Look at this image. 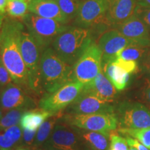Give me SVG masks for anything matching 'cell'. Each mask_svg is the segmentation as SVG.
I'll return each instance as SVG.
<instances>
[{
  "mask_svg": "<svg viewBox=\"0 0 150 150\" xmlns=\"http://www.w3.org/2000/svg\"><path fill=\"white\" fill-rule=\"evenodd\" d=\"M112 62H114L117 65H119L120 67H121L122 68L124 69L125 71H127L130 74L136 72L137 70H138V63H137V61H126V60L117 58Z\"/></svg>",
  "mask_w": 150,
  "mask_h": 150,
  "instance_id": "obj_32",
  "label": "cell"
},
{
  "mask_svg": "<svg viewBox=\"0 0 150 150\" xmlns=\"http://www.w3.org/2000/svg\"><path fill=\"white\" fill-rule=\"evenodd\" d=\"M134 15L142 20L150 33V7H142L137 5Z\"/></svg>",
  "mask_w": 150,
  "mask_h": 150,
  "instance_id": "obj_31",
  "label": "cell"
},
{
  "mask_svg": "<svg viewBox=\"0 0 150 150\" xmlns=\"http://www.w3.org/2000/svg\"><path fill=\"white\" fill-rule=\"evenodd\" d=\"M106 0H81L75 24L85 29L101 23L106 24Z\"/></svg>",
  "mask_w": 150,
  "mask_h": 150,
  "instance_id": "obj_11",
  "label": "cell"
},
{
  "mask_svg": "<svg viewBox=\"0 0 150 150\" xmlns=\"http://www.w3.org/2000/svg\"><path fill=\"white\" fill-rule=\"evenodd\" d=\"M149 49V47H143L136 45H131L118 52L116 59L118 58L126 61H138L142 59H143Z\"/></svg>",
  "mask_w": 150,
  "mask_h": 150,
  "instance_id": "obj_25",
  "label": "cell"
},
{
  "mask_svg": "<svg viewBox=\"0 0 150 150\" xmlns=\"http://www.w3.org/2000/svg\"><path fill=\"white\" fill-rule=\"evenodd\" d=\"M55 115L42 108H31L25 111L20 120L22 129L37 130L47 118Z\"/></svg>",
  "mask_w": 150,
  "mask_h": 150,
  "instance_id": "obj_20",
  "label": "cell"
},
{
  "mask_svg": "<svg viewBox=\"0 0 150 150\" xmlns=\"http://www.w3.org/2000/svg\"><path fill=\"white\" fill-rule=\"evenodd\" d=\"M35 136H36V130L22 129V136L20 143V147L32 149Z\"/></svg>",
  "mask_w": 150,
  "mask_h": 150,
  "instance_id": "obj_29",
  "label": "cell"
},
{
  "mask_svg": "<svg viewBox=\"0 0 150 150\" xmlns=\"http://www.w3.org/2000/svg\"><path fill=\"white\" fill-rule=\"evenodd\" d=\"M83 91L109 103L113 102L117 94V90L104 74L102 68L96 77L84 85Z\"/></svg>",
  "mask_w": 150,
  "mask_h": 150,
  "instance_id": "obj_17",
  "label": "cell"
},
{
  "mask_svg": "<svg viewBox=\"0 0 150 150\" xmlns=\"http://www.w3.org/2000/svg\"><path fill=\"white\" fill-rule=\"evenodd\" d=\"M61 120L71 126L101 133L108 137L112 131L115 130L118 125L115 113L65 114L62 115Z\"/></svg>",
  "mask_w": 150,
  "mask_h": 150,
  "instance_id": "obj_6",
  "label": "cell"
},
{
  "mask_svg": "<svg viewBox=\"0 0 150 150\" xmlns=\"http://www.w3.org/2000/svg\"><path fill=\"white\" fill-rule=\"evenodd\" d=\"M142 67L145 72L150 75V47L142 59Z\"/></svg>",
  "mask_w": 150,
  "mask_h": 150,
  "instance_id": "obj_37",
  "label": "cell"
},
{
  "mask_svg": "<svg viewBox=\"0 0 150 150\" xmlns=\"http://www.w3.org/2000/svg\"><path fill=\"white\" fill-rule=\"evenodd\" d=\"M3 130L6 136L13 140L16 145H20L22 136V129L20 125H15Z\"/></svg>",
  "mask_w": 150,
  "mask_h": 150,
  "instance_id": "obj_30",
  "label": "cell"
},
{
  "mask_svg": "<svg viewBox=\"0 0 150 150\" xmlns=\"http://www.w3.org/2000/svg\"><path fill=\"white\" fill-rule=\"evenodd\" d=\"M8 0H0V13H5Z\"/></svg>",
  "mask_w": 150,
  "mask_h": 150,
  "instance_id": "obj_38",
  "label": "cell"
},
{
  "mask_svg": "<svg viewBox=\"0 0 150 150\" xmlns=\"http://www.w3.org/2000/svg\"><path fill=\"white\" fill-rule=\"evenodd\" d=\"M62 111L51 116L43 122L38 129L35 141L33 143L32 150H37L42 147L49 139L52 132L53 131L56 124L62 117Z\"/></svg>",
  "mask_w": 150,
  "mask_h": 150,
  "instance_id": "obj_22",
  "label": "cell"
},
{
  "mask_svg": "<svg viewBox=\"0 0 150 150\" xmlns=\"http://www.w3.org/2000/svg\"><path fill=\"white\" fill-rule=\"evenodd\" d=\"M67 114L115 113L111 103L105 102L91 93L82 91L77 98L66 108Z\"/></svg>",
  "mask_w": 150,
  "mask_h": 150,
  "instance_id": "obj_12",
  "label": "cell"
},
{
  "mask_svg": "<svg viewBox=\"0 0 150 150\" xmlns=\"http://www.w3.org/2000/svg\"><path fill=\"white\" fill-rule=\"evenodd\" d=\"M102 53L94 41L73 65V77L83 85L93 81L102 70Z\"/></svg>",
  "mask_w": 150,
  "mask_h": 150,
  "instance_id": "obj_7",
  "label": "cell"
},
{
  "mask_svg": "<svg viewBox=\"0 0 150 150\" xmlns=\"http://www.w3.org/2000/svg\"><path fill=\"white\" fill-rule=\"evenodd\" d=\"M25 1H29V0H25Z\"/></svg>",
  "mask_w": 150,
  "mask_h": 150,
  "instance_id": "obj_43",
  "label": "cell"
},
{
  "mask_svg": "<svg viewBox=\"0 0 150 150\" xmlns=\"http://www.w3.org/2000/svg\"><path fill=\"white\" fill-rule=\"evenodd\" d=\"M24 25L20 20L6 18L0 31V57L13 81L26 93H31L26 65L20 47V38Z\"/></svg>",
  "mask_w": 150,
  "mask_h": 150,
  "instance_id": "obj_1",
  "label": "cell"
},
{
  "mask_svg": "<svg viewBox=\"0 0 150 150\" xmlns=\"http://www.w3.org/2000/svg\"><path fill=\"white\" fill-rule=\"evenodd\" d=\"M35 106L34 100L13 82L0 89V110L6 112L16 108L29 110Z\"/></svg>",
  "mask_w": 150,
  "mask_h": 150,
  "instance_id": "obj_14",
  "label": "cell"
},
{
  "mask_svg": "<svg viewBox=\"0 0 150 150\" xmlns=\"http://www.w3.org/2000/svg\"><path fill=\"white\" fill-rule=\"evenodd\" d=\"M37 150H56L55 149H53V148H51V147H41L40 149H37Z\"/></svg>",
  "mask_w": 150,
  "mask_h": 150,
  "instance_id": "obj_40",
  "label": "cell"
},
{
  "mask_svg": "<svg viewBox=\"0 0 150 150\" xmlns=\"http://www.w3.org/2000/svg\"><path fill=\"white\" fill-rule=\"evenodd\" d=\"M6 12L11 18L21 21L29 11V1L25 0H8Z\"/></svg>",
  "mask_w": 150,
  "mask_h": 150,
  "instance_id": "obj_23",
  "label": "cell"
},
{
  "mask_svg": "<svg viewBox=\"0 0 150 150\" xmlns=\"http://www.w3.org/2000/svg\"><path fill=\"white\" fill-rule=\"evenodd\" d=\"M21 21L43 50L52 44L58 35L70 27L66 24L42 18L31 13H28Z\"/></svg>",
  "mask_w": 150,
  "mask_h": 150,
  "instance_id": "obj_5",
  "label": "cell"
},
{
  "mask_svg": "<svg viewBox=\"0 0 150 150\" xmlns=\"http://www.w3.org/2000/svg\"><path fill=\"white\" fill-rule=\"evenodd\" d=\"M115 114L120 128H150V109L140 103H122L118 106Z\"/></svg>",
  "mask_w": 150,
  "mask_h": 150,
  "instance_id": "obj_10",
  "label": "cell"
},
{
  "mask_svg": "<svg viewBox=\"0 0 150 150\" xmlns=\"http://www.w3.org/2000/svg\"><path fill=\"white\" fill-rule=\"evenodd\" d=\"M126 139L127 140V142H128L129 147H135L138 150H150L147 147H146L145 145H142V143H140V142H138V140L135 139V138H132V137L126 136Z\"/></svg>",
  "mask_w": 150,
  "mask_h": 150,
  "instance_id": "obj_35",
  "label": "cell"
},
{
  "mask_svg": "<svg viewBox=\"0 0 150 150\" xmlns=\"http://www.w3.org/2000/svg\"><path fill=\"white\" fill-rule=\"evenodd\" d=\"M27 110L25 108H16L4 112L0 110V129L20 125L22 116Z\"/></svg>",
  "mask_w": 150,
  "mask_h": 150,
  "instance_id": "obj_24",
  "label": "cell"
},
{
  "mask_svg": "<svg viewBox=\"0 0 150 150\" xmlns=\"http://www.w3.org/2000/svg\"><path fill=\"white\" fill-rule=\"evenodd\" d=\"M16 144L4 134L3 129H0V150H13Z\"/></svg>",
  "mask_w": 150,
  "mask_h": 150,
  "instance_id": "obj_34",
  "label": "cell"
},
{
  "mask_svg": "<svg viewBox=\"0 0 150 150\" xmlns=\"http://www.w3.org/2000/svg\"><path fill=\"white\" fill-rule=\"evenodd\" d=\"M120 134L129 136L140 141V143L150 149V128L143 129H118Z\"/></svg>",
  "mask_w": 150,
  "mask_h": 150,
  "instance_id": "obj_26",
  "label": "cell"
},
{
  "mask_svg": "<svg viewBox=\"0 0 150 150\" xmlns=\"http://www.w3.org/2000/svg\"><path fill=\"white\" fill-rule=\"evenodd\" d=\"M137 5L142 7H150V0H136Z\"/></svg>",
  "mask_w": 150,
  "mask_h": 150,
  "instance_id": "obj_39",
  "label": "cell"
},
{
  "mask_svg": "<svg viewBox=\"0 0 150 150\" xmlns=\"http://www.w3.org/2000/svg\"><path fill=\"white\" fill-rule=\"evenodd\" d=\"M131 45H137L116 29L105 31L99 38L97 45L102 53V65L113 61L119 52Z\"/></svg>",
  "mask_w": 150,
  "mask_h": 150,
  "instance_id": "obj_13",
  "label": "cell"
},
{
  "mask_svg": "<svg viewBox=\"0 0 150 150\" xmlns=\"http://www.w3.org/2000/svg\"><path fill=\"white\" fill-rule=\"evenodd\" d=\"M110 145L108 150H129V144L126 138H122L118 135H110Z\"/></svg>",
  "mask_w": 150,
  "mask_h": 150,
  "instance_id": "obj_28",
  "label": "cell"
},
{
  "mask_svg": "<svg viewBox=\"0 0 150 150\" xmlns=\"http://www.w3.org/2000/svg\"><path fill=\"white\" fill-rule=\"evenodd\" d=\"M56 150H90L76 131L74 127L62 120L56 124L49 139L42 147Z\"/></svg>",
  "mask_w": 150,
  "mask_h": 150,
  "instance_id": "obj_9",
  "label": "cell"
},
{
  "mask_svg": "<svg viewBox=\"0 0 150 150\" xmlns=\"http://www.w3.org/2000/svg\"><path fill=\"white\" fill-rule=\"evenodd\" d=\"M102 68L104 74L117 91H123L127 87L130 79V74L127 71L112 61L102 65Z\"/></svg>",
  "mask_w": 150,
  "mask_h": 150,
  "instance_id": "obj_19",
  "label": "cell"
},
{
  "mask_svg": "<svg viewBox=\"0 0 150 150\" xmlns=\"http://www.w3.org/2000/svg\"><path fill=\"white\" fill-rule=\"evenodd\" d=\"M129 150H138L137 149H136V148L135 147H129Z\"/></svg>",
  "mask_w": 150,
  "mask_h": 150,
  "instance_id": "obj_42",
  "label": "cell"
},
{
  "mask_svg": "<svg viewBox=\"0 0 150 150\" xmlns=\"http://www.w3.org/2000/svg\"><path fill=\"white\" fill-rule=\"evenodd\" d=\"M123 35L134 41L137 45L150 47V33L145 24L136 15L113 28Z\"/></svg>",
  "mask_w": 150,
  "mask_h": 150,
  "instance_id": "obj_15",
  "label": "cell"
},
{
  "mask_svg": "<svg viewBox=\"0 0 150 150\" xmlns=\"http://www.w3.org/2000/svg\"><path fill=\"white\" fill-rule=\"evenodd\" d=\"M69 21L77 16L81 0H54Z\"/></svg>",
  "mask_w": 150,
  "mask_h": 150,
  "instance_id": "obj_27",
  "label": "cell"
},
{
  "mask_svg": "<svg viewBox=\"0 0 150 150\" xmlns=\"http://www.w3.org/2000/svg\"><path fill=\"white\" fill-rule=\"evenodd\" d=\"M74 128L90 150H108V136L101 133L85 130L76 127Z\"/></svg>",
  "mask_w": 150,
  "mask_h": 150,
  "instance_id": "obj_21",
  "label": "cell"
},
{
  "mask_svg": "<svg viewBox=\"0 0 150 150\" xmlns=\"http://www.w3.org/2000/svg\"><path fill=\"white\" fill-rule=\"evenodd\" d=\"M40 67L42 88L47 93H53L74 81L72 65L62 60L52 47H47L42 52Z\"/></svg>",
  "mask_w": 150,
  "mask_h": 150,
  "instance_id": "obj_2",
  "label": "cell"
},
{
  "mask_svg": "<svg viewBox=\"0 0 150 150\" xmlns=\"http://www.w3.org/2000/svg\"><path fill=\"white\" fill-rule=\"evenodd\" d=\"M13 79L10 73L3 63L2 60L0 57V89L5 87L8 84L12 83Z\"/></svg>",
  "mask_w": 150,
  "mask_h": 150,
  "instance_id": "obj_33",
  "label": "cell"
},
{
  "mask_svg": "<svg viewBox=\"0 0 150 150\" xmlns=\"http://www.w3.org/2000/svg\"><path fill=\"white\" fill-rule=\"evenodd\" d=\"M14 150H29V149H27V148H25V147H18L17 149H14Z\"/></svg>",
  "mask_w": 150,
  "mask_h": 150,
  "instance_id": "obj_41",
  "label": "cell"
},
{
  "mask_svg": "<svg viewBox=\"0 0 150 150\" xmlns=\"http://www.w3.org/2000/svg\"><path fill=\"white\" fill-rule=\"evenodd\" d=\"M29 11L38 16L52 19L63 24H67L70 22L54 0H29Z\"/></svg>",
  "mask_w": 150,
  "mask_h": 150,
  "instance_id": "obj_18",
  "label": "cell"
},
{
  "mask_svg": "<svg viewBox=\"0 0 150 150\" xmlns=\"http://www.w3.org/2000/svg\"><path fill=\"white\" fill-rule=\"evenodd\" d=\"M106 25L115 27L134 14L136 0H106Z\"/></svg>",
  "mask_w": 150,
  "mask_h": 150,
  "instance_id": "obj_16",
  "label": "cell"
},
{
  "mask_svg": "<svg viewBox=\"0 0 150 150\" xmlns=\"http://www.w3.org/2000/svg\"><path fill=\"white\" fill-rule=\"evenodd\" d=\"M142 97H143V101L146 104H148L150 108V79H148L146 81V84L144 88L143 92H142Z\"/></svg>",
  "mask_w": 150,
  "mask_h": 150,
  "instance_id": "obj_36",
  "label": "cell"
},
{
  "mask_svg": "<svg viewBox=\"0 0 150 150\" xmlns=\"http://www.w3.org/2000/svg\"><path fill=\"white\" fill-rule=\"evenodd\" d=\"M83 86L77 81L69 82L53 93L45 94L39 102V107L54 114L63 111L77 98Z\"/></svg>",
  "mask_w": 150,
  "mask_h": 150,
  "instance_id": "obj_8",
  "label": "cell"
},
{
  "mask_svg": "<svg viewBox=\"0 0 150 150\" xmlns=\"http://www.w3.org/2000/svg\"><path fill=\"white\" fill-rule=\"evenodd\" d=\"M20 47L26 65L28 81L31 93L40 95L43 90L41 83L40 59L44 50L28 31L23 30L20 38Z\"/></svg>",
  "mask_w": 150,
  "mask_h": 150,
  "instance_id": "obj_4",
  "label": "cell"
},
{
  "mask_svg": "<svg viewBox=\"0 0 150 150\" xmlns=\"http://www.w3.org/2000/svg\"><path fill=\"white\" fill-rule=\"evenodd\" d=\"M91 42L88 29L70 27L54 39L52 48L62 60L73 66Z\"/></svg>",
  "mask_w": 150,
  "mask_h": 150,
  "instance_id": "obj_3",
  "label": "cell"
}]
</instances>
